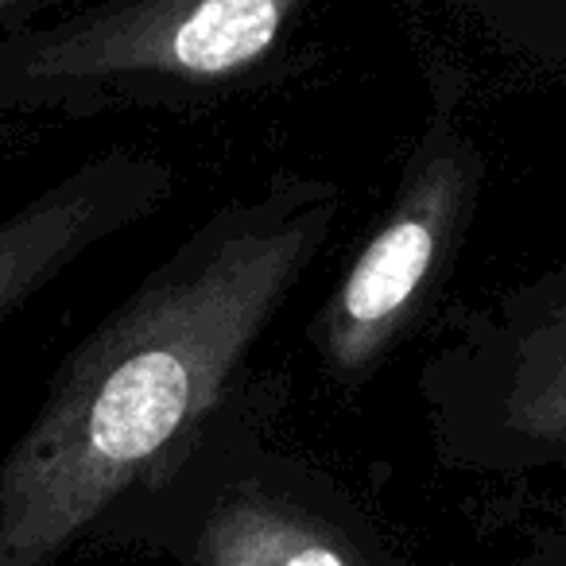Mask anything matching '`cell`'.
<instances>
[{
    "instance_id": "cell-9",
    "label": "cell",
    "mask_w": 566,
    "mask_h": 566,
    "mask_svg": "<svg viewBox=\"0 0 566 566\" xmlns=\"http://www.w3.org/2000/svg\"><path fill=\"white\" fill-rule=\"evenodd\" d=\"M40 133V120H20V117H0V164L28 148Z\"/></svg>"
},
{
    "instance_id": "cell-2",
    "label": "cell",
    "mask_w": 566,
    "mask_h": 566,
    "mask_svg": "<svg viewBox=\"0 0 566 566\" xmlns=\"http://www.w3.org/2000/svg\"><path fill=\"white\" fill-rule=\"evenodd\" d=\"M307 0H109L0 35V117L210 109L292 71Z\"/></svg>"
},
{
    "instance_id": "cell-5",
    "label": "cell",
    "mask_w": 566,
    "mask_h": 566,
    "mask_svg": "<svg viewBox=\"0 0 566 566\" xmlns=\"http://www.w3.org/2000/svg\"><path fill=\"white\" fill-rule=\"evenodd\" d=\"M485 187V156L458 117L454 86L434 94L427 128L411 144L400 179L349 260L331 300L318 307L307 342L318 369L354 388L400 346L416 326L465 241Z\"/></svg>"
},
{
    "instance_id": "cell-7",
    "label": "cell",
    "mask_w": 566,
    "mask_h": 566,
    "mask_svg": "<svg viewBox=\"0 0 566 566\" xmlns=\"http://www.w3.org/2000/svg\"><path fill=\"white\" fill-rule=\"evenodd\" d=\"M512 566H566V509H558L539 527H532L524 551Z\"/></svg>"
},
{
    "instance_id": "cell-4",
    "label": "cell",
    "mask_w": 566,
    "mask_h": 566,
    "mask_svg": "<svg viewBox=\"0 0 566 566\" xmlns=\"http://www.w3.org/2000/svg\"><path fill=\"white\" fill-rule=\"evenodd\" d=\"M450 470H566V264L465 311L419 377Z\"/></svg>"
},
{
    "instance_id": "cell-8",
    "label": "cell",
    "mask_w": 566,
    "mask_h": 566,
    "mask_svg": "<svg viewBox=\"0 0 566 566\" xmlns=\"http://www.w3.org/2000/svg\"><path fill=\"white\" fill-rule=\"evenodd\" d=\"M63 4H66V0H0V35H9V32H17V28L35 24V20L59 12Z\"/></svg>"
},
{
    "instance_id": "cell-1",
    "label": "cell",
    "mask_w": 566,
    "mask_h": 566,
    "mask_svg": "<svg viewBox=\"0 0 566 566\" xmlns=\"http://www.w3.org/2000/svg\"><path fill=\"white\" fill-rule=\"evenodd\" d=\"M338 213L331 179L272 175L190 229L63 357L0 458V566H59L202 439Z\"/></svg>"
},
{
    "instance_id": "cell-3",
    "label": "cell",
    "mask_w": 566,
    "mask_h": 566,
    "mask_svg": "<svg viewBox=\"0 0 566 566\" xmlns=\"http://www.w3.org/2000/svg\"><path fill=\"white\" fill-rule=\"evenodd\" d=\"M272 400L260 385L136 489L90 539L128 543L175 566H400L361 504L318 465L268 442Z\"/></svg>"
},
{
    "instance_id": "cell-6",
    "label": "cell",
    "mask_w": 566,
    "mask_h": 566,
    "mask_svg": "<svg viewBox=\"0 0 566 566\" xmlns=\"http://www.w3.org/2000/svg\"><path fill=\"white\" fill-rule=\"evenodd\" d=\"M175 195V167L159 151L109 148L0 218V326L24 311L74 260Z\"/></svg>"
}]
</instances>
